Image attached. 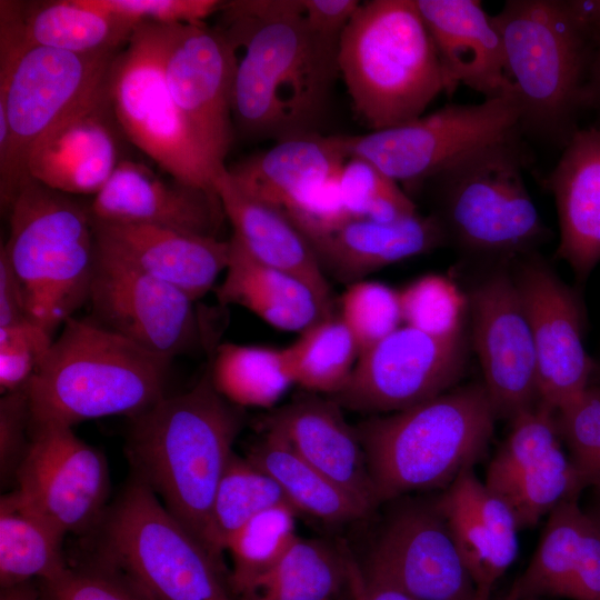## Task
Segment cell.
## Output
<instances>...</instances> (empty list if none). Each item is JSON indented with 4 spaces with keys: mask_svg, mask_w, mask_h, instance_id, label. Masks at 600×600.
Masks as SVG:
<instances>
[{
    "mask_svg": "<svg viewBox=\"0 0 600 600\" xmlns=\"http://www.w3.org/2000/svg\"><path fill=\"white\" fill-rule=\"evenodd\" d=\"M119 134L123 136L111 107L108 77L90 99L32 146L27 174L66 194L94 197L122 160Z\"/></svg>",
    "mask_w": 600,
    "mask_h": 600,
    "instance_id": "obj_20",
    "label": "cell"
},
{
    "mask_svg": "<svg viewBox=\"0 0 600 600\" xmlns=\"http://www.w3.org/2000/svg\"><path fill=\"white\" fill-rule=\"evenodd\" d=\"M40 584L47 600H149L122 571L99 558L88 566H68Z\"/></svg>",
    "mask_w": 600,
    "mask_h": 600,
    "instance_id": "obj_45",
    "label": "cell"
},
{
    "mask_svg": "<svg viewBox=\"0 0 600 600\" xmlns=\"http://www.w3.org/2000/svg\"><path fill=\"white\" fill-rule=\"evenodd\" d=\"M64 533L44 518L24 508L13 496L0 501L1 589L37 578L50 580L68 563L62 552Z\"/></svg>",
    "mask_w": 600,
    "mask_h": 600,
    "instance_id": "obj_34",
    "label": "cell"
},
{
    "mask_svg": "<svg viewBox=\"0 0 600 600\" xmlns=\"http://www.w3.org/2000/svg\"><path fill=\"white\" fill-rule=\"evenodd\" d=\"M94 531L99 559L122 571L149 600H239L223 559L132 477Z\"/></svg>",
    "mask_w": 600,
    "mask_h": 600,
    "instance_id": "obj_9",
    "label": "cell"
},
{
    "mask_svg": "<svg viewBox=\"0 0 600 600\" xmlns=\"http://www.w3.org/2000/svg\"><path fill=\"white\" fill-rule=\"evenodd\" d=\"M519 129L514 98L447 104L411 121L363 134L330 136L346 158L366 159L396 182L416 187L466 153Z\"/></svg>",
    "mask_w": 600,
    "mask_h": 600,
    "instance_id": "obj_12",
    "label": "cell"
},
{
    "mask_svg": "<svg viewBox=\"0 0 600 600\" xmlns=\"http://www.w3.org/2000/svg\"><path fill=\"white\" fill-rule=\"evenodd\" d=\"M162 33L163 24L141 22L117 54L109 73V98L117 123L123 137L170 177L216 190L221 172L167 88L161 68Z\"/></svg>",
    "mask_w": 600,
    "mask_h": 600,
    "instance_id": "obj_11",
    "label": "cell"
},
{
    "mask_svg": "<svg viewBox=\"0 0 600 600\" xmlns=\"http://www.w3.org/2000/svg\"><path fill=\"white\" fill-rule=\"evenodd\" d=\"M447 243L438 219L419 212L393 222L352 217L309 242L324 274L347 286Z\"/></svg>",
    "mask_w": 600,
    "mask_h": 600,
    "instance_id": "obj_30",
    "label": "cell"
},
{
    "mask_svg": "<svg viewBox=\"0 0 600 600\" xmlns=\"http://www.w3.org/2000/svg\"><path fill=\"white\" fill-rule=\"evenodd\" d=\"M31 438V414L27 386L0 400V464L1 478L16 474Z\"/></svg>",
    "mask_w": 600,
    "mask_h": 600,
    "instance_id": "obj_49",
    "label": "cell"
},
{
    "mask_svg": "<svg viewBox=\"0 0 600 600\" xmlns=\"http://www.w3.org/2000/svg\"><path fill=\"white\" fill-rule=\"evenodd\" d=\"M139 23L89 0L0 1V44L43 47L77 54L121 51Z\"/></svg>",
    "mask_w": 600,
    "mask_h": 600,
    "instance_id": "obj_26",
    "label": "cell"
},
{
    "mask_svg": "<svg viewBox=\"0 0 600 600\" xmlns=\"http://www.w3.org/2000/svg\"><path fill=\"white\" fill-rule=\"evenodd\" d=\"M361 570L418 600H473L477 587L437 504L397 509Z\"/></svg>",
    "mask_w": 600,
    "mask_h": 600,
    "instance_id": "obj_18",
    "label": "cell"
},
{
    "mask_svg": "<svg viewBox=\"0 0 600 600\" xmlns=\"http://www.w3.org/2000/svg\"><path fill=\"white\" fill-rule=\"evenodd\" d=\"M511 263L534 344L539 401L557 410L590 384L596 363L583 346L582 310L576 293L537 251Z\"/></svg>",
    "mask_w": 600,
    "mask_h": 600,
    "instance_id": "obj_17",
    "label": "cell"
},
{
    "mask_svg": "<svg viewBox=\"0 0 600 600\" xmlns=\"http://www.w3.org/2000/svg\"><path fill=\"white\" fill-rule=\"evenodd\" d=\"M477 589L491 590L518 554L517 519L507 501L461 472L436 502Z\"/></svg>",
    "mask_w": 600,
    "mask_h": 600,
    "instance_id": "obj_27",
    "label": "cell"
},
{
    "mask_svg": "<svg viewBox=\"0 0 600 600\" xmlns=\"http://www.w3.org/2000/svg\"><path fill=\"white\" fill-rule=\"evenodd\" d=\"M53 343V333L31 319L0 328L1 393L28 384Z\"/></svg>",
    "mask_w": 600,
    "mask_h": 600,
    "instance_id": "obj_46",
    "label": "cell"
},
{
    "mask_svg": "<svg viewBox=\"0 0 600 600\" xmlns=\"http://www.w3.org/2000/svg\"><path fill=\"white\" fill-rule=\"evenodd\" d=\"M298 514L289 504L272 507L257 514L230 538L224 551L231 557L229 580L238 599L270 571L299 538L296 532Z\"/></svg>",
    "mask_w": 600,
    "mask_h": 600,
    "instance_id": "obj_39",
    "label": "cell"
},
{
    "mask_svg": "<svg viewBox=\"0 0 600 600\" xmlns=\"http://www.w3.org/2000/svg\"><path fill=\"white\" fill-rule=\"evenodd\" d=\"M453 90L462 83L484 99L514 98L501 37L477 0H416Z\"/></svg>",
    "mask_w": 600,
    "mask_h": 600,
    "instance_id": "obj_25",
    "label": "cell"
},
{
    "mask_svg": "<svg viewBox=\"0 0 600 600\" xmlns=\"http://www.w3.org/2000/svg\"><path fill=\"white\" fill-rule=\"evenodd\" d=\"M497 413L483 383L449 390L356 429L379 502L448 488L488 449Z\"/></svg>",
    "mask_w": 600,
    "mask_h": 600,
    "instance_id": "obj_5",
    "label": "cell"
},
{
    "mask_svg": "<svg viewBox=\"0 0 600 600\" xmlns=\"http://www.w3.org/2000/svg\"><path fill=\"white\" fill-rule=\"evenodd\" d=\"M501 267L468 299L483 386L497 417L512 420L539 402L538 367L527 314L512 273Z\"/></svg>",
    "mask_w": 600,
    "mask_h": 600,
    "instance_id": "obj_19",
    "label": "cell"
},
{
    "mask_svg": "<svg viewBox=\"0 0 600 600\" xmlns=\"http://www.w3.org/2000/svg\"><path fill=\"white\" fill-rule=\"evenodd\" d=\"M348 600H350V599H348Z\"/></svg>",
    "mask_w": 600,
    "mask_h": 600,
    "instance_id": "obj_59",
    "label": "cell"
},
{
    "mask_svg": "<svg viewBox=\"0 0 600 600\" xmlns=\"http://www.w3.org/2000/svg\"><path fill=\"white\" fill-rule=\"evenodd\" d=\"M523 138L516 130L426 181L448 243L469 256L509 262L551 237L524 183Z\"/></svg>",
    "mask_w": 600,
    "mask_h": 600,
    "instance_id": "obj_7",
    "label": "cell"
},
{
    "mask_svg": "<svg viewBox=\"0 0 600 600\" xmlns=\"http://www.w3.org/2000/svg\"><path fill=\"white\" fill-rule=\"evenodd\" d=\"M560 438L587 486H600V386L590 383L556 410Z\"/></svg>",
    "mask_w": 600,
    "mask_h": 600,
    "instance_id": "obj_43",
    "label": "cell"
},
{
    "mask_svg": "<svg viewBox=\"0 0 600 600\" xmlns=\"http://www.w3.org/2000/svg\"><path fill=\"white\" fill-rule=\"evenodd\" d=\"M564 3L576 26L596 46L600 40V0H564Z\"/></svg>",
    "mask_w": 600,
    "mask_h": 600,
    "instance_id": "obj_53",
    "label": "cell"
},
{
    "mask_svg": "<svg viewBox=\"0 0 600 600\" xmlns=\"http://www.w3.org/2000/svg\"><path fill=\"white\" fill-rule=\"evenodd\" d=\"M587 111L592 110L597 117L596 128L600 129V40L593 47L586 86Z\"/></svg>",
    "mask_w": 600,
    "mask_h": 600,
    "instance_id": "obj_54",
    "label": "cell"
},
{
    "mask_svg": "<svg viewBox=\"0 0 600 600\" xmlns=\"http://www.w3.org/2000/svg\"><path fill=\"white\" fill-rule=\"evenodd\" d=\"M118 52L77 54L43 47L0 48V109L10 139L0 151V203L9 209L32 146L107 81Z\"/></svg>",
    "mask_w": 600,
    "mask_h": 600,
    "instance_id": "obj_10",
    "label": "cell"
},
{
    "mask_svg": "<svg viewBox=\"0 0 600 600\" xmlns=\"http://www.w3.org/2000/svg\"><path fill=\"white\" fill-rule=\"evenodd\" d=\"M341 409L331 397L308 392L272 411L263 427L372 511L380 502L357 429Z\"/></svg>",
    "mask_w": 600,
    "mask_h": 600,
    "instance_id": "obj_23",
    "label": "cell"
},
{
    "mask_svg": "<svg viewBox=\"0 0 600 600\" xmlns=\"http://www.w3.org/2000/svg\"><path fill=\"white\" fill-rule=\"evenodd\" d=\"M289 504L276 480L248 458L236 453L229 460L210 512L208 547L222 559L230 538L262 511Z\"/></svg>",
    "mask_w": 600,
    "mask_h": 600,
    "instance_id": "obj_38",
    "label": "cell"
},
{
    "mask_svg": "<svg viewBox=\"0 0 600 600\" xmlns=\"http://www.w3.org/2000/svg\"><path fill=\"white\" fill-rule=\"evenodd\" d=\"M510 433L491 460L484 484L501 493L519 474L561 446L556 410L538 402L512 420Z\"/></svg>",
    "mask_w": 600,
    "mask_h": 600,
    "instance_id": "obj_41",
    "label": "cell"
},
{
    "mask_svg": "<svg viewBox=\"0 0 600 600\" xmlns=\"http://www.w3.org/2000/svg\"><path fill=\"white\" fill-rule=\"evenodd\" d=\"M593 488L594 491L591 504L588 510L584 511L600 531V486H596Z\"/></svg>",
    "mask_w": 600,
    "mask_h": 600,
    "instance_id": "obj_56",
    "label": "cell"
},
{
    "mask_svg": "<svg viewBox=\"0 0 600 600\" xmlns=\"http://www.w3.org/2000/svg\"><path fill=\"white\" fill-rule=\"evenodd\" d=\"M97 248L169 283L197 301L216 288L229 261V239L92 218Z\"/></svg>",
    "mask_w": 600,
    "mask_h": 600,
    "instance_id": "obj_22",
    "label": "cell"
},
{
    "mask_svg": "<svg viewBox=\"0 0 600 600\" xmlns=\"http://www.w3.org/2000/svg\"><path fill=\"white\" fill-rule=\"evenodd\" d=\"M560 230L556 250L583 282L600 261V129H579L543 181Z\"/></svg>",
    "mask_w": 600,
    "mask_h": 600,
    "instance_id": "obj_28",
    "label": "cell"
},
{
    "mask_svg": "<svg viewBox=\"0 0 600 600\" xmlns=\"http://www.w3.org/2000/svg\"><path fill=\"white\" fill-rule=\"evenodd\" d=\"M30 319L21 282L0 247V328Z\"/></svg>",
    "mask_w": 600,
    "mask_h": 600,
    "instance_id": "obj_51",
    "label": "cell"
},
{
    "mask_svg": "<svg viewBox=\"0 0 600 600\" xmlns=\"http://www.w3.org/2000/svg\"><path fill=\"white\" fill-rule=\"evenodd\" d=\"M492 21L516 89L520 132L563 149L587 111L593 43L576 26L564 0H508Z\"/></svg>",
    "mask_w": 600,
    "mask_h": 600,
    "instance_id": "obj_6",
    "label": "cell"
},
{
    "mask_svg": "<svg viewBox=\"0 0 600 600\" xmlns=\"http://www.w3.org/2000/svg\"><path fill=\"white\" fill-rule=\"evenodd\" d=\"M8 213L10 233L2 246L28 316L54 333L88 301L96 261L89 204L28 174Z\"/></svg>",
    "mask_w": 600,
    "mask_h": 600,
    "instance_id": "obj_8",
    "label": "cell"
},
{
    "mask_svg": "<svg viewBox=\"0 0 600 600\" xmlns=\"http://www.w3.org/2000/svg\"><path fill=\"white\" fill-rule=\"evenodd\" d=\"M337 313L361 353L401 326L399 290L371 280L350 283Z\"/></svg>",
    "mask_w": 600,
    "mask_h": 600,
    "instance_id": "obj_42",
    "label": "cell"
},
{
    "mask_svg": "<svg viewBox=\"0 0 600 600\" xmlns=\"http://www.w3.org/2000/svg\"><path fill=\"white\" fill-rule=\"evenodd\" d=\"M229 244L224 277L216 287L220 303L240 306L284 331L301 332L326 317L316 296L300 280L256 260L231 237Z\"/></svg>",
    "mask_w": 600,
    "mask_h": 600,
    "instance_id": "obj_32",
    "label": "cell"
},
{
    "mask_svg": "<svg viewBox=\"0 0 600 600\" xmlns=\"http://www.w3.org/2000/svg\"><path fill=\"white\" fill-rule=\"evenodd\" d=\"M600 600V531L568 500L553 509L538 548L506 600Z\"/></svg>",
    "mask_w": 600,
    "mask_h": 600,
    "instance_id": "obj_24",
    "label": "cell"
},
{
    "mask_svg": "<svg viewBox=\"0 0 600 600\" xmlns=\"http://www.w3.org/2000/svg\"><path fill=\"white\" fill-rule=\"evenodd\" d=\"M338 66L356 116L371 131L411 121L454 91L416 0L361 2L341 33Z\"/></svg>",
    "mask_w": 600,
    "mask_h": 600,
    "instance_id": "obj_4",
    "label": "cell"
},
{
    "mask_svg": "<svg viewBox=\"0 0 600 600\" xmlns=\"http://www.w3.org/2000/svg\"><path fill=\"white\" fill-rule=\"evenodd\" d=\"M237 50L207 23L163 24L161 68L167 88L210 161L227 169L234 124L232 91Z\"/></svg>",
    "mask_w": 600,
    "mask_h": 600,
    "instance_id": "obj_15",
    "label": "cell"
},
{
    "mask_svg": "<svg viewBox=\"0 0 600 600\" xmlns=\"http://www.w3.org/2000/svg\"><path fill=\"white\" fill-rule=\"evenodd\" d=\"M247 458L276 480L298 513L339 524L366 518L372 512L274 432L264 430L263 438L252 447Z\"/></svg>",
    "mask_w": 600,
    "mask_h": 600,
    "instance_id": "obj_33",
    "label": "cell"
},
{
    "mask_svg": "<svg viewBox=\"0 0 600 600\" xmlns=\"http://www.w3.org/2000/svg\"><path fill=\"white\" fill-rule=\"evenodd\" d=\"M209 371L216 390L239 408H271L294 384L283 348L226 342Z\"/></svg>",
    "mask_w": 600,
    "mask_h": 600,
    "instance_id": "obj_36",
    "label": "cell"
},
{
    "mask_svg": "<svg viewBox=\"0 0 600 600\" xmlns=\"http://www.w3.org/2000/svg\"><path fill=\"white\" fill-rule=\"evenodd\" d=\"M350 600H418L401 589L366 574L349 554Z\"/></svg>",
    "mask_w": 600,
    "mask_h": 600,
    "instance_id": "obj_52",
    "label": "cell"
},
{
    "mask_svg": "<svg viewBox=\"0 0 600 600\" xmlns=\"http://www.w3.org/2000/svg\"><path fill=\"white\" fill-rule=\"evenodd\" d=\"M101 10L124 17L137 23L196 24L220 12V0H89Z\"/></svg>",
    "mask_w": 600,
    "mask_h": 600,
    "instance_id": "obj_48",
    "label": "cell"
},
{
    "mask_svg": "<svg viewBox=\"0 0 600 600\" xmlns=\"http://www.w3.org/2000/svg\"><path fill=\"white\" fill-rule=\"evenodd\" d=\"M131 420L126 453L132 478L209 549L212 502L234 453L242 409L216 390L208 370L190 390L164 396Z\"/></svg>",
    "mask_w": 600,
    "mask_h": 600,
    "instance_id": "obj_2",
    "label": "cell"
},
{
    "mask_svg": "<svg viewBox=\"0 0 600 600\" xmlns=\"http://www.w3.org/2000/svg\"><path fill=\"white\" fill-rule=\"evenodd\" d=\"M346 159L330 136L318 133L276 142L227 170L243 192L286 211L338 177Z\"/></svg>",
    "mask_w": 600,
    "mask_h": 600,
    "instance_id": "obj_31",
    "label": "cell"
},
{
    "mask_svg": "<svg viewBox=\"0 0 600 600\" xmlns=\"http://www.w3.org/2000/svg\"><path fill=\"white\" fill-rule=\"evenodd\" d=\"M403 324L430 333H447L462 327L467 299L456 284L428 274L399 290Z\"/></svg>",
    "mask_w": 600,
    "mask_h": 600,
    "instance_id": "obj_44",
    "label": "cell"
},
{
    "mask_svg": "<svg viewBox=\"0 0 600 600\" xmlns=\"http://www.w3.org/2000/svg\"><path fill=\"white\" fill-rule=\"evenodd\" d=\"M590 383L600 386V363L599 362L594 363Z\"/></svg>",
    "mask_w": 600,
    "mask_h": 600,
    "instance_id": "obj_57",
    "label": "cell"
},
{
    "mask_svg": "<svg viewBox=\"0 0 600 600\" xmlns=\"http://www.w3.org/2000/svg\"><path fill=\"white\" fill-rule=\"evenodd\" d=\"M466 354L462 327L430 333L403 324L360 353L349 381L331 398L354 411L404 410L449 391Z\"/></svg>",
    "mask_w": 600,
    "mask_h": 600,
    "instance_id": "obj_13",
    "label": "cell"
},
{
    "mask_svg": "<svg viewBox=\"0 0 600 600\" xmlns=\"http://www.w3.org/2000/svg\"><path fill=\"white\" fill-rule=\"evenodd\" d=\"M93 219L162 227L219 238L227 220L217 190L162 178L142 162L122 159L89 203Z\"/></svg>",
    "mask_w": 600,
    "mask_h": 600,
    "instance_id": "obj_21",
    "label": "cell"
},
{
    "mask_svg": "<svg viewBox=\"0 0 600 600\" xmlns=\"http://www.w3.org/2000/svg\"><path fill=\"white\" fill-rule=\"evenodd\" d=\"M490 592L488 589H477L473 600H490Z\"/></svg>",
    "mask_w": 600,
    "mask_h": 600,
    "instance_id": "obj_58",
    "label": "cell"
},
{
    "mask_svg": "<svg viewBox=\"0 0 600 600\" xmlns=\"http://www.w3.org/2000/svg\"><path fill=\"white\" fill-rule=\"evenodd\" d=\"M348 580L349 553L299 537L239 600H336Z\"/></svg>",
    "mask_w": 600,
    "mask_h": 600,
    "instance_id": "obj_35",
    "label": "cell"
},
{
    "mask_svg": "<svg viewBox=\"0 0 600 600\" xmlns=\"http://www.w3.org/2000/svg\"><path fill=\"white\" fill-rule=\"evenodd\" d=\"M16 499L64 534L96 530L107 508L104 456L59 423L31 427L28 450L16 474Z\"/></svg>",
    "mask_w": 600,
    "mask_h": 600,
    "instance_id": "obj_14",
    "label": "cell"
},
{
    "mask_svg": "<svg viewBox=\"0 0 600 600\" xmlns=\"http://www.w3.org/2000/svg\"><path fill=\"white\" fill-rule=\"evenodd\" d=\"M172 359L92 318H69L27 384L31 427L133 417L163 398Z\"/></svg>",
    "mask_w": 600,
    "mask_h": 600,
    "instance_id": "obj_3",
    "label": "cell"
},
{
    "mask_svg": "<svg viewBox=\"0 0 600 600\" xmlns=\"http://www.w3.org/2000/svg\"><path fill=\"white\" fill-rule=\"evenodd\" d=\"M587 487L560 446L519 474L499 496L512 509L521 530L536 526L560 503L577 500Z\"/></svg>",
    "mask_w": 600,
    "mask_h": 600,
    "instance_id": "obj_40",
    "label": "cell"
},
{
    "mask_svg": "<svg viewBox=\"0 0 600 600\" xmlns=\"http://www.w3.org/2000/svg\"><path fill=\"white\" fill-rule=\"evenodd\" d=\"M232 236L256 260L304 283L316 296L323 314L336 313L331 286L306 237L279 208L243 192L228 170L216 180Z\"/></svg>",
    "mask_w": 600,
    "mask_h": 600,
    "instance_id": "obj_29",
    "label": "cell"
},
{
    "mask_svg": "<svg viewBox=\"0 0 600 600\" xmlns=\"http://www.w3.org/2000/svg\"><path fill=\"white\" fill-rule=\"evenodd\" d=\"M0 600H47L42 592L33 589L29 582L2 588Z\"/></svg>",
    "mask_w": 600,
    "mask_h": 600,
    "instance_id": "obj_55",
    "label": "cell"
},
{
    "mask_svg": "<svg viewBox=\"0 0 600 600\" xmlns=\"http://www.w3.org/2000/svg\"><path fill=\"white\" fill-rule=\"evenodd\" d=\"M220 28L236 50L234 130L276 142L318 134L339 73V40L308 24L301 0L224 1Z\"/></svg>",
    "mask_w": 600,
    "mask_h": 600,
    "instance_id": "obj_1",
    "label": "cell"
},
{
    "mask_svg": "<svg viewBox=\"0 0 600 600\" xmlns=\"http://www.w3.org/2000/svg\"><path fill=\"white\" fill-rule=\"evenodd\" d=\"M338 183L346 210L356 218H366L409 199L398 182L362 158L346 159Z\"/></svg>",
    "mask_w": 600,
    "mask_h": 600,
    "instance_id": "obj_47",
    "label": "cell"
},
{
    "mask_svg": "<svg viewBox=\"0 0 600 600\" xmlns=\"http://www.w3.org/2000/svg\"><path fill=\"white\" fill-rule=\"evenodd\" d=\"M303 16L311 29L329 38L341 33L357 12L359 0H301Z\"/></svg>",
    "mask_w": 600,
    "mask_h": 600,
    "instance_id": "obj_50",
    "label": "cell"
},
{
    "mask_svg": "<svg viewBox=\"0 0 600 600\" xmlns=\"http://www.w3.org/2000/svg\"><path fill=\"white\" fill-rule=\"evenodd\" d=\"M283 349L293 383L328 397L344 388L360 356L338 313L318 319Z\"/></svg>",
    "mask_w": 600,
    "mask_h": 600,
    "instance_id": "obj_37",
    "label": "cell"
},
{
    "mask_svg": "<svg viewBox=\"0 0 600 600\" xmlns=\"http://www.w3.org/2000/svg\"><path fill=\"white\" fill-rule=\"evenodd\" d=\"M88 301L100 326L170 359L199 337L193 300L97 246Z\"/></svg>",
    "mask_w": 600,
    "mask_h": 600,
    "instance_id": "obj_16",
    "label": "cell"
}]
</instances>
